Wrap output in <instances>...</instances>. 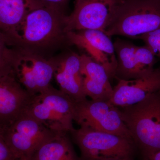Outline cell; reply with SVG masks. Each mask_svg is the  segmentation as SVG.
<instances>
[{
    "label": "cell",
    "mask_w": 160,
    "mask_h": 160,
    "mask_svg": "<svg viewBox=\"0 0 160 160\" xmlns=\"http://www.w3.org/2000/svg\"><path fill=\"white\" fill-rule=\"evenodd\" d=\"M66 13L44 7L29 13L14 29L0 33V42L46 59L72 46L65 31Z\"/></svg>",
    "instance_id": "cell-1"
},
{
    "label": "cell",
    "mask_w": 160,
    "mask_h": 160,
    "mask_svg": "<svg viewBox=\"0 0 160 160\" xmlns=\"http://www.w3.org/2000/svg\"><path fill=\"white\" fill-rule=\"evenodd\" d=\"M54 70L53 57L48 59L0 42V73L12 75L32 95L51 85Z\"/></svg>",
    "instance_id": "cell-2"
},
{
    "label": "cell",
    "mask_w": 160,
    "mask_h": 160,
    "mask_svg": "<svg viewBox=\"0 0 160 160\" xmlns=\"http://www.w3.org/2000/svg\"><path fill=\"white\" fill-rule=\"evenodd\" d=\"M160 29V0H122L105 33L138 38Z\"/></svg>",
    "instance_id": "cell-3"
},
{
    "label": "cell",
    "mask_w": 160,
    "mask_h": 160,
    "mask_svg": "<svg viewBox=\"0 0 160 160\" xmlns=\"http://www.w3.org/2000/svg\"><path fill=\"white\" fill-rule=\"evenodd\" d=\"M120 109L132 139L144 154L160 149V90Z\"/></svg>",
    "instance_id": "cell-4"
},
{
    "label": "cell",
    "mask_w": 160,
    "mask_h": 160,
    "mask_svg": "<svg viewBox=\"0 0 160 160\" xmlns=\"http://www.w3.org/2000/svg\"><path fill=\"white\" fill-rule=\"evenodd\" d=\"M74 109L69 96L50 85L33 96L26 112L52 131L66 134L74 129Z\"/></svg>",
    "instance_id": "cell-5"
},
{
    "label": "cell",
    "mask_w": 160,
    "mask_h": 160,
    "mask_svg": "<svg viewBox=\"0 0 160 160\" xmlns=\"http://www.w3.org/2000/svg\"><path fill=\"white\" fill-rule=\"evenodd\" d=\"M69 133L79 148L82 160L132 159L136 146L128 138L85 127Z\"/></svg>",
    "instance_id": "cell-6"
},
{
    "label": "cell",
    "mask_w": 160,
    "mask_h": 160,
    "mask_svg": "<svg viewBox=\"0 0 160 160\" xmlns=\"http://www.w3.org/2000/svg\"><path fill=\"white\" fill-rule=\"evenodd\" d=\"M58 134L26 112L0 128V136L21 160L31 159L43 144Z\"/></svg>",
    "instance_id": "cell-7"
},
{
    "label": "cell",
    "mask_w": 160,
    "mask_h": 160,
    "mask_svg": "<svg viewBox=\"0 0 160 160\" xmlns=\"http://www.w3.org/2000/svg\"><path fill=\"white\" fill-rule=\"evenodd\" d=\"M74 121L80 127L133 140L123 121L121 109L109 101L87 99L75 103Z\"/></svg>",
    "instance_id": "cell-8"
},
{
    "label": "cell",
    "mask_w": 160,
    "mask_h": 160,
    "mask_svg": "<svg viewBox=\"0 0 160 160\" xmlns=\"http://www.w3.org/2000/svg\"><path fill=\"white\" fill-rule=\"evenodd\" d=\"M122 1L75 0L73 11L65 17V31L97 29L105 32Z\"/></svg>",
    "instance_id": "cell-9"
},
{
    "label": "cell",
    "mask_w": 160,
    "mask_h": 160,
    "mask_svg": "<svg viewBox=\"0 0 160 160\" xmlns=\"http://www.w3.org/2000/svg\"><path fill=\"white\" fill-rule=\"evenodd\" d=\"M72 45L83 49L97 62L104 66L110 79L115 78L117 59L114 46L104 32L85 29L67 32Z\"/></svg>",
    "instance_id": "cell-10"
},
{
    "label": "cell",
    "mask_w": 160,
    "mask_h": 160,
    "mask_svg": "<svg viewBox=\"0 0 160 160\" xmlns=\"http://www.w3.org/2000/svg\"><path fill=\"white\" fill-rule=\"evenodd\" d=\"M33 96L12 75L0 73V128L26 113Z\"/></svg>",
    "instance_id": "cell-11"
},
{
    "label": "cell",
    "mask_w": 160,
    "mask_h": 160,
    "mask_svg": "<svg viewBox=\"0 0 160 160\" xmlns=\"http://www.w3.org/2000/svg\"><path fill=\"white\" fill-rule=\"evenodd\" d=\"M54 77L60 90L69 96L75 103L87 100L81 71V55L70 50L53 57Z\"/></svg>",
    "instance_id": "cell-12"
},
{
    "label": "cell",
    "mask_w": 160,
    "mask_h": 160,
    "mask_svg": "<svg viewBox=\"0 0 160 160\" xmlns=\"http://www.w3.org/2000/svg\"><path fill=\"white\" fill-rule=\"evenodd\" d=\"M117 79V84L109 101L118 108H125L138 104L160 90V67L138 78Z\"/></svg>",
    "instance_id": "cell-13"
},
{
    "label": "cell",
    "mask_w": 160,
    "mask_h": 160,
    "mask_svg": "<svg viewBox=\"0 0 160 160\" xmlns=\"http://www.w3.org/2000/svg\"><path fill=\"white\" fill-rule=\"evenodd\" d=\"M81 60L83 86L86 97L92 100L109 101L113 88L104 66L85 53L81 55Z\"/></svg>",
    "instance_id": "cell-14"
},
{
    "label": "cell",
    "mask_w": 160,
    "mask_h": 160,
    "mask_svg": "<svg viewBox=\"0 0 160 160\" xmlns=\"http://www.w3.org/2000/svg\"><path fill=\"white\" fill-rule=\"evenodd\" d=\"M44 6L39 0H0V33L14 29L30 12Z\"/></svg>",
    "instance_id": "cell-15"
},
{
    "label": "cell",
    "mask_w": 160,
    "mask_h": 160,
    "mask_svg": "<svg viewBox=\"0 0 160 160\" xmlns=\"http://www.w3.org/2000/svg\"><path fill=\"white\" fill-rule=\"evenodd\" d=\"M30 160H82L78 157L68 133L58 134L43 144Z\"/></svg>",
    "instance_id": "cell-16"
},
{
    "label": "cell",
    "mask_w": 160,
    "mask_h": 160,
    "mask_svg": "<svg viewBox=\"0 0 160 160\" xmlns=\"http://www.w3.org/2000/svg\"><path fill=\"white\" fill-rule=\"evenodd\" d=\"M114 46L117 59L115 78L125 80L140 78L135 55L136 46L120 39L116 40Z\"/></svg>",
    "instance_id": "cell-17"
},
{
    "label": "cell",
    "mask_w": 160,
    "mask_h": 160,
    "mask_svg": "<svg viewBox=\"0 0 160 160\" xmlns=\"http://www.w3.org/2000/svg\"><path fill=\"white\" fill-rule=\"evenodd\" d=\"M135 55L140 78L149 74L154 69L156 57L148 46H136Z\"/></svg>",
    "instance_id": "cell-18"
},
{
    "label": "cell",
    "mask_w": 160,
    "mask_h": 160,
    "mask_svg": "<svg viewBox=\"0 0 160 160\" xmlns=\"http://www.w3.org/2000/svg\"><path fill=\"white\" fill-rule=\"evenodd\" d=\"M151 49L156 57L160 58V29L139 37Z\"/></svg>",
    "instance_id": "cell-19"
},
{
    "label": "cell",
    "mask_w": 160,
    "mask_h": 160,
    "mask_svg": "<svg viewBox=\"0 0 160 160\" xmlns=\"http://www.w3.org/2000/svg\"><path fill=\"white\" fill-rule=\"evenodd\" d=\"M0 160H21L2 136H0Z\"/></svg>",
    "instance_id": "cell-20"
},
{
    "label": "cell",
    "mask_w": 160,
    "mask_h": 160,
    "mask_svg": "<svg viewBox=\"0 0 160 160\" xmlns=\"http://www.w3.org/2000/svg\"><path fill=\"white\" fill-rule=\"evenodd\" d=\"M44 6L58 9L66 13L70 0H39Z\"/></svg>",
    "instance_id": "cell-21"
},
{
    "label": "cell",
    "mask_w": 160,
    "mask_h": 160,
    "mask_svg": "<svg viewBox=\"0 0 160 160\" xmlns=\"http://www.w3.org/2000/svg\"><path fill=\"white\" fill-rule=\"evenodd\" d=\"M147 160H160V149L145 155Z\"/></svg>",
    "instance_id": "cell-22"
},
{
    "label": "cell",
    "mask_w": 160,
    "mask_h": 160,
    "mask_svg": "<svg viewBox=\"0 0 160 160\" xmlns=\"http://www.w3.org/2000/svg\"><path fill=\"white\" fill-rule=\"evenodd\" d=\"M105 160H132V159H108ZM145 160H147L146 159Z\"/></svg>",
    "instance_id": "cell-23"
}]
</instances>
